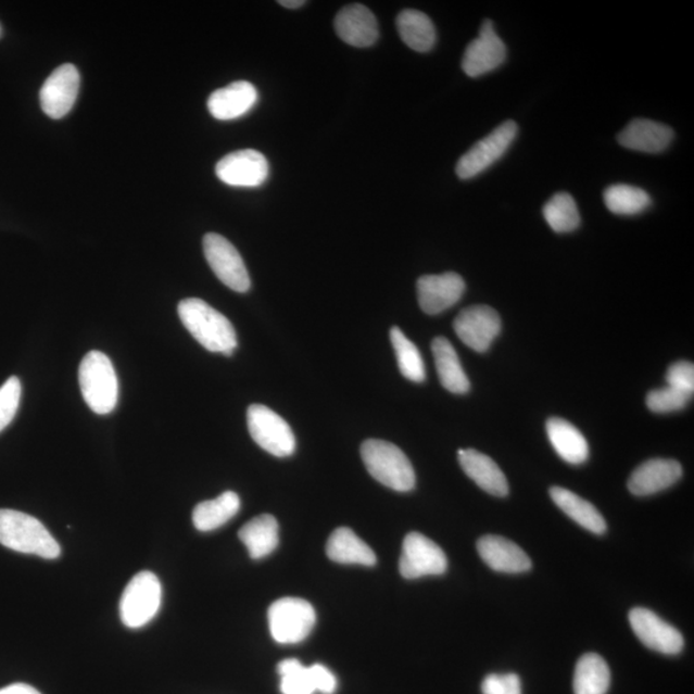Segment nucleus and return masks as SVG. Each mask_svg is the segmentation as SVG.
Segmentation results:
<instances>
[{
  "mask_svg": "<svg viewBox=\"0 0 694 694\" xmlns=\"http://www.w3.org/2000/svg\"><path fill=\"white\" fill-rule=\"evenodd\" d=\"M390 339L402 375L412 382H424L426 378L425 363L415 343L406 338L399 327L391 328Z\"/></svg>",
  "mask_w": 694,
  "mask_h": 694,
  "instance_id": "obj_33",
  "label": "nucleus"
},
{
  "mask_svg": "<svg viewBox=\"0 0 694 694\" xmlns=\"http://www.w3.org/2000/svg\"><path fill=\"white\" fill-rule=\"evenodd\" d=\"M617 139L628 150L658 153L668 149L674 139V131L668 125L647 121V118H635Z\"/></svg>",
  "mask_w": 694,
  "mask_h": 694,
  "instance_id": "obj_23",
  "label": "nucleus"
},
{
  "mask_svg": "<svg viewBox=\"0 0 694 694\" xmlns=\"http://www.w3.org/2000/svg\"><path fill=\"white\" fill-rule=\"evenodd\" d=\"M630 626L638 640L663 655H678L684 648V638L678 629L664 621L651 609L635 607L629 614Z\"/></svg>",
  "mask_w": 694,
  "mask_h": 694,
  "instance_id": "obj_12",
  "label": "nucleus"
},
{
  "mask_svg": "<svg viewBox=\"0 0 694 694\" xmlns=\"http://www.w3.org/2000/svg\"><path fill=\"white\" fill-rule=\"evenodd\" d=\"M500 314L488 305L465 308L454 320V331L459 340L478 353H485L501 333Z\"/></svg>",
  "mask_w": 694,
  "mask_h": 694,
  "instance_id": "obj_11",
  "label": "nucleus"
},
{
  "mask_svg": "<svg viewBox=\"0 0 694 694\" xmlns=\"http://www.w3.org/2000/svg\"><path fill=\"white\" fill-rule=\"evenodd\" d=\"M80 75L72 63L54 70L40 89V106L52 118L66 116L79 94Z\"/></svg>",
  "mask_w": 694,
  "mask_h": 694,
  "instance_id": "obj_16",
  "label": "nucleus"
},
{
  "mask_svg": "<svg viewBox=\"0 0 694 694\" xmlns=\"http://www.w3.org/2000/svg\"><path fill=\"white\" fill-rule=\"evenodd\" d=\"M507 58V48L497 37L492 21H483L479 37L466 48L462 68L469 77H479L503 65Z\"/></svg>",
  "mask_w": 694,
  "mask_h": 694,
  "instance_id": "obj_15",
  "label": "nucleus"
},
{
  "mask_svg": "<svg viewBox=\"0 0 694 694\" xmlns=\"http://www.w3.org/2000/svg\"><path fill=\"white\" fill-rule=\"evenodd\" d=\"M609 683H611V672L600 655L586 654L580 657L575 668V694H606Z\"/></svg>",
  "mask_w": 694,
  "mask_h": 694,
  "instance_id": "obj_31",
  "label": "nucleus"
},
{
  "mask_svg": "<svg viewBox=\"0 0 694 694\" xmlns=\"http://www.w3.org/2000/svg\"><path fill=\"white\" fill-rule=\"evenodd\" d=\"M666 382L670 388L692 396L694 391V366L691 362L671 364L666 374Z\"/></svg>",
  "mask_w": 694,
  "mask_h": 694,
  "instance_id": "obj_37",
  "label": "nucleus"
},
{
  "mask_svg": "<svg viewBox=\"0 0 694 694\" xmlns=\"http://www.w3.org/2000/svg\"><path fill=\"white\" fill-rule=\"evenodd\" d=\"M399 570L403 578L409 580L437 577L447 570V558L431 539L420 532H411L403 542Z\"/></svg>",
  "mask_w": 694,
  "mask_h": 694,
  "instance_id": "obj_10",
  "label": "nucleus"
},
{
  "mask_svg": "<svg viewBox=\"0 0 694 694\" xmlns=\"http://www.w3.org/2000/svg\"><path fill=\"white\" fill-rule=\"evenodd\" d=\"M682 475L683 468L674 459H649L630 476L628 488L636 496L654 495L676 485Z\"/></svg>",
  "mask_w": 694,
  "mask_h": 694,
  "instance_id": "obj_18",
  "label": "nucleus"
},
{
  "mask_svg": "<svg viewBox=\"0 0 694 694\" xmlns=\"http://www.w3.org/2000/svg\"><path fill=\"white\" fill-rule=\"evenodd\" d=\"M458 459L463 471L469 479L478 483L483 492L500 497L508 495L509 487L506 476L488 455L475 451V449H460Z\"/></svg>",
  "mask_w": 694,
  "mask_h": 694,
  "instance_id": "obj_22",
  "label": "nucleus"
},
{
  "mask_svg": "<svg viewBox=\"0 0 694 694\" xmlns=\"http://www.w3.org/2000/svg\"><path fill=\"white\" fill-rule=\"evenodd\" d=\"M691 401V396L684 392L666 386L664 389L651 391L647 395V406L655 413H671L685 408Z\"/></svg>",
  "mask_w": 694,
  "mask_h": 694,
  "instance_id": "obj_35",
  "label": "nucleus"
},
{
  "mask_svg": "<svg viewBox=\"0 0 694 694\" xmlns=\"http://www.w3.org/2000/svg\"><path fill=\"white\" fill-rule=\"evenodd\" d=\"M362 459L371 478L395 492H411L416 487V474L401 447L388 441L370 439L361 447Z\"/></svg>",
  "mask_w": 694,
  "mask_h": 694,
  "instance_id": "obj_3",
  "label": "nucleus"
},
{
  "mask_svg": "<svg viewBox=\"0 0 694 694\" xmlns=\"http://www.w3.org/2000/svg\"><path fill=\"white\" fill-rule=\"evenodd\" d=\"M21 382L17 377L9 378L0 388V432L15 418L21 399Z\"/></svg>",
  "mask_w": 694,
  "mask_h": 694,
  "instance_id": "obj_36",
  "label": "nucleus"
},
{
  "mask_svg": "<svg viewBox=\"0 0 694 694\" xmlns=\"http://www.w3.org/2000/svg\"><path fill=\"white\" fill-rule=\"evenodd\" d=\"M278 4L285 7V9L296 10L300 9V7H303L305 2L304 0H280Z\"/></svg>",
  "mask_w": 694,
  "mask_h": 694,
  "instance_id": "obj_40",
  "label": "nucleus"
},
{
  "mask_svg": "<svg viewBox=\"0 0 694 694\" xmlns=\"http://www.w3.org/2000/svg\"><path fill=\"white\" fill-rule=\"evenodd\" d=\"M546 433L553 447L565 462L570 465H581L589 457V445L577 427L558 417H552L546 422Z\"/></svg>",
  "mask_w": 694,
  "mask_h": 694,
  "instance_id": "obj_25",
  "label": "nucleus"
},
{
  "mask_svg": "<svg viewBox=\"0 0 694 694\" xmlns=\"http://www.w3.org/2000/svg\"><path fill=\"white\" fill-rule=\"evenodd\" d=\"M518 126L514 121L501 124L489 136L479 140L459 159L455 173L463 180L478 177L506 153L517 137Z\"/></svg>",
  "mask_w": 694,
  "mask_h": 694,
  "instance_id": "obj_8",
  "label": "nucleus"
},
{
  "mask_svg": "<svg viewBox=\"0 0 694 694\" xmlns=\"http://www.w3.org/2000/svg\"><path fill=\"white\" fill-rule=\"evenodd\" d=\"M163 601V586L156 575L142 571L126 585L121 601V617L124 626L138 629L154 619Z\"/></svg>",
  "mask_w": 694,
  "mask_h": 694,
  "instance_id": "obj_5",
  "label": "nucleus"
},
{
  "mask_svg": "<svg viewBox=\"0 0 694 694\" xmlns=\"http://www.w3.org/2000/svg\"><path fill=\"white\" fill-rule=\"evenodd\" d=\"M335 30L346 45L366 48L378 39V24L374 12L363 4L343 7L335 18Z\"/></svg>",
  "mask_w": 694,
  "mask_h": 694,
  "instance_id": "obj_19",
  "label": "nucleus"
},
{
  "mask_svg": "<svg viewBox=\"0 0 694 694\" xmlns=\"http://www.w3.org/2000/svg\"><path fill=\"white\" fill-rule=\"evenodd\" d=\"M248 426L252 440L275 457L293 454L296 439L289 424L268 406L254 404L248 411Z\"/></svg>",
  "mask_w": 694,
  "mask_h": 694,
  "instance_id": "obj_7",
  "label": "nucleus"
},
{
  "mask_svg": "<svg viewBox=\"0 0 694 694\" xmlns=\"http://www.w3.org/2000/svg\"><path fill=\"white\" fill-rule=\"evenodd\" d=\"M483 694H522L520 677L516 674H490L483 679Z\"/></svg>",
  "mask_w": 694,
  "mask_h": 694,
  "instance_id": "obj_38",
  "label": "nucleus"
},
{
  "mask_svg": "<svg viewBox=\"0 0 694 694\" xmlns=\"http://www.w3.org/2000/svg\"><path fill=\"white\" fill-rule=\"evenodd\" d=\"M603 200L609 212L623 216L641 214L651 205V198L646 191L628 185L608 187L603 194Z\"/></svg>",
  "mask_w": 694,
  "mask_h": 694,
  "instance_id": "obj_32",
  "label": "nucleus"
},
{
  "mask_svg": "<svg viewBox=\"0 0 694 694\" xmlns=\"http://www.w3.org/2000/svg\"><path fill=\"white\" fill-rule=\"evenodd\" d=\"M241 542L247 545L252 559H262L277 550L278 522L272 515H261L252 518L238 532Z\"/></svg>",
  "mask_w": 694,
  "mask_h": 694,
  "instance_id": "obj_28",
  "label": "nucleus"
},
{
  "mask_svg": "<svg viewBox=\"0 0 694 694\" xmlns=\"http://www.w3.org/2000/svg\"><path fill=\"white\" fill-rule=\"evenodd\" d=\"M399 35L413 51L425 53L437 43V30L429 16L416 10H405L396 18Z\"/></svg>",
  "mask_w": 694,
  "mask_h": 694,
  "instance_id": "obj_29",
  "label": "nucleus"
},
{
  "mask_svg": "<svg viewBox=\"0 0 694 694\" xmlns=\"http://www.w3.org/2000/svg\"><path fill=\"white\" fill-rule=\"evenodd\" d=\"M466 291V283L457 273L424 276L418 279L417 293L420 308L426 314L437 315L457 304Z\"/></svg>",
  "mask_w": 694,
  "mask_h": 694,
  "instance_id": "obj_17",
  "label": "nucleus"
},
{
  "mask_svg": "<svg viewBox=\"0 0 694 694\" xmlns=\"http://www.w3.org/2000/svg\"><path fill=\"white\" fill-rule=\"evenodd\" d=\"M241 508V500L235 492H226L198 504L193 510V525L199 531L207 532L222 528L234 518Z\"/></svg>",
  "mask_w": 694,
  "mask_h": 694,
  "instance_id": "obj_30",
  "label": "nucleus"
},
{
  "mask_svg": "<svg viewBox=\"0 0 694 694\" xmlns=\"http://www.w3.org/2000/svg\"><path fill=\"white\" fill-rule=\"evenodd\" d=\"M478 552L490 569L504 573H521L531 570L532 563L526 553L510 540L497 537H482Z\"/></svg>",
  "mask_w": 694,
  "mask_h": 694,
  "instance_id": "obj_20",
  "label": "nucleus"
},
{
  "mask_svg": "<svg viewBox=\"0 0 694 694\" xmlns=\"http://www.w3.org/2000/svg\"><path fill=\"white\" fill-rule=\"evenodd\" d=\"M432 353L443 388L453 394H466L471 389V383L463 370L459 356L452 343L445 338H437L432 342Z\"/></svg>",
  "mask_w": 694,
  "mask_h": 694,
  "instance_id": "obj_27",
  "label": "nucleus"
},
{
  "mask_svg": "<svg viewBox=\"0 0 694 694\" xmlns=\"http://www.w3.org/2000/svg\"><path fill=\"white\" fill-rule=\"evenodd\" d=\"M0 544L5 548L55 559L61 546L37 518L13 509H0Z\"/></svg>",
  "mask_w": 694,
  "mask_h": 694,
  "instance_id": "obj_2",
  "label": "nucleus"
},
{
  "mask_svg": "<svg viewBox=\"0 0 694 694\" xmlns=\"http://www.w3.org/2000/svg\"><path fill=\"white\" fill-rule=\"evenodd\" d=\"M79 383L84 401L97 415H109L116 408L118 381L114 364L106 354L90 352L84 356Z\"/></svg>",
  "mask_w": 694,
  "mask_h": 694,
  "instance_id": "obj_4",
  "label": "nucleus"
},
{
  "mask_svg": "<svg viewBox=\"0 0 694 694\" xmlns=\"http://www.w3.org/2000/svg\"><path fill=\"white\" fill-rule=\"evenodd\" d=\"M178 314L188 332L213 353L231 356L237 348V335L227 317L201 299H186Z\"/></svg>",
  "mask_w": 694,
  "mask_h": 694,
  "instance_id": "obj_1",
  "label": "nucleus"
},
{
  "mask_svg": "<svg viewBox=\"0 0 694 694\" xmlns=\"http://www.w3.org/2000/svg\"><path fill=\"white\" fill-rule=\"evenodd\" d=\"M268 620L273 640L280 644H296L312 633L317 614L307 601L286 597L273 603Z\"/></svg>",
  "mask_w": 694,
  "mask_h": 694,
  "instance_id": "obj_6",
  "label": "nucleus"
},
{
  "mask_svg": "<svg viewBox=\"0 0 694 694\" xmlns=\"http://www.w3.org/2000/svg\"><path fill=\"white\" fill-rule=\"evenodd\" d=\"M203 252L210 268L230 290L244 293L250 290L251 279L240 252L227 238L207 234L203 237Z\"/></svg>",
  "mask_w": 694,
  "mask_h": 694,
  "instance_id": "obj_9",
  "label": "nucleus"
},
{
  "mask_svg": "<svg viewBox=\"0 0 694 694\" xmlns=\"http://www.w3.org/2000/svg\"><path fill=\"white\" fill-rule=\"evenodd\" d=\"M216 175L231 187L262 186L269 175L268 160L256 150H241L227 154L216 164Z\"/></svg>",
  "mask_w": 694,
  "mask_h": 694,
  "instance_id": "obj_14",
  "label": "nucleus"
},
{
  "mask_svg": "<svg viewBox=\"0 0 694 694\" xmlns=\"http://www.w3.org/2000/svg\"><path fill=\"white\" fill-rule=\"evenodd\" d=\"M280 692L283 694H333L338 689V679L326 666L315 664L304 666L296 658L279 663Z\"/></svg>",
  "mask_w": 694,
  "mask_h": 694,
  "instance_id": "obj_13",
  "label": "nucleus"
},
{
  "mask_svg": "<svg viewBox=\"0 0 694 694\" xmlns=\"http://www.w3.org/2000/svg\"><path fill=\"white\" fill-rule=\"evenodd\" d=\"M543 215L556 234H570L580 226L577 202L569 193L559 192L545 203Z\"/></svg>",
  "mask_w": 694,
  "mask_h": 694,
  "instance_id": "obj_34",
  "label": "nucleus"
},
{
  "mask_svg": "<svg viewBox=\"0 0 694 694\" xmlns=\"http://www.w3.org/2000/svg\"><path fill=\"white\" fill-rule=\"evenodd\" d=\"M257 90L249 81H236L215 90L209 97L207 109L217 121H235L247 115L257 102Z\"/></svg>",
  "mask_w": 694,
  "mask_h": 694,
  "instance_id": "obj_21",
  "label": "nucleus"
},
{
  "mask_svg": "<svg viewBox=\"0 0 694 694\" xmlns=\"http://www.w3.org/2000/svg\"><path fill=\"white\" fill-rule=\"evenodd\" d=\"M327 556L342 565L375 566L377 557L370 546L352 529L340 528L332 532L326 546Z\"/></svg>",
  "mask_w": 694,
  "mask_h": 694,
  "instance_id": "obj_24",
  "label": "nucleus"
},
{
  "mask_svg": "<svg viewBox=\"0 0 694 694\" xmlns=\"http://www.w3.org/2000/svg\"><path fill=\"white\" fill-rule=\"evenodd\" d=\"M550 494L556 506L565 512L571 520L579 523L581 528L598 535L606 532V520L591 502L583 500V497L570 492V490L559 487L552 488Z\"/></svg>",
  "mask_w": 694,
  "mask_h": 694,
  "instance_id": "obj_26",
  "label": "nucleus"
},
{
  "mask_svg": "<svg viewBox=\"0 0 694 694\" xmlns=\"http://www.w3.org/2000/svg\"><path fill=\"white\" fill-rule=\"evenodd\" d=\"M0 694H41L39 691L33 689L31 685L24 683L12 684L0 690Z\"/></svg>",
  "mask_w": 694,
  "mask_h": 694,
  "instance_id": "obj_39",
  "label": "nucleus"
}]
</instances>
